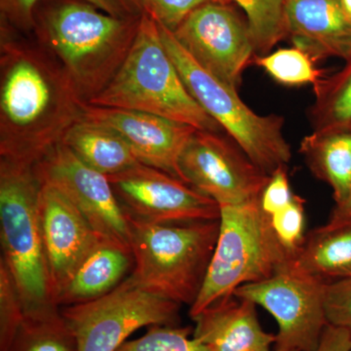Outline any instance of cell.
<instances>
[{
  "mask_svg": "<svg viewBox=\"0 0 351 351\" xmlns=\"http://www.w3.org/2000/svg\"><path fill=\"white\" fill-rule=\"evenodd\" d=\"M351 217V216H350Z\"/></svg>",
  "mask_w": 351,
  "mask_h": 351,
  "instance_id": "cell-39",
  "label": "cell"
},
{
  "mask_svg": "<svg viewBox=\"0 0 351 351\" xmlns=\"http://www.w3.org/2000/svg\"><path fill=\"white\" fill-rule=\"evenodd\" d=\"M84 103L45 48L2 29L0 158L36 165L82 119Z\"/></svg>",
  "mask_w": 351,
  "mask_h": 351,
  "instance_id": "cell-1",
  "label": "cell"
},
{
  "mask_svg": "<svg viewBox=\"0 0 351 351\" xmlns=\"http://www.w3.org/2000/svg\"><path fill=\"white\" fill-rule=\"evenodd\" d=\"M25 316L19 290L3 258H0V351L9 350Z\"/></svg>",
  "mask_w": 351,
  "mask_h": 351,
  "instance_id": "cell-28",
  "label": "cell"
},
{
  "mask_svg": "<svg viewBox=\"0 0 351 351\" xmlns=\"http://www.w3.org/2000/svg\"><path fill=\"white\" fill-rule=\"evenodd\" d=\"M315 100L309 110L314 131L346 129L351 124V61L314 85Z\"/></svg>",
  "mask_w": 351,
  "mask_h": 351,
  "instance_id": "cell-23",
  "label": "cell"
},
{
  "mask_svg": "<svg viewBox=\"0 0 351 351\" xmlns=\"http://www.w3.org/2000/svg\"><path fill=\"white\" fill-rule=\"evenodd\" d=\"M41 186L34 166L0 158L1 258L19 290L25 315L58 307L51 294L39 221Z\"/></svg>",
  "mask_w": 351,
  "mask_h": 351,
  "instance_id": "cell-6",
  "label": "cell"
},
{
  "mask_svg": "<svg viewBox=\"0 0 351 351\" xmlns=\"http://www.w3.org/2000/svg\"><path fill=\"white\" fill-rule=\"evenodd\" d=\"M182 180L219 206L261 197L270 176L258 167L232 138L196 130L179 158Z\"/></svg>",
  "mask_w": 351,
  "mask_h": 351,
  "instance_id": "cell-10",
  "label": "cell"
},
{
  "mask_svg": "<svg viewBox=\"0 0 351 351\" xmlns=\"http://www.w3.org/2000/svg\"><path fill=\"white\" fill-rule=\"evenodd\" d=\"M134 263L130 246L101 239L58 295L56 306H75L104 297L130 276Z\"/></svg>",
  "mask_w": 351,
  "mask_h": 351,
  "instance_id": "cell-18",
  "label": "cell"
},
{
  "mask_svg": "<svg viewBox=\"0 0 351 351\" xmlns=\"http://www.w3.org/2000/svg\"><path fill=\"white\" fill-rule=\"evenodd\" d=\"M143 12L151 16L157 24L174 31L195 9L214 0H138Z\"/></svg>",
  "mask_w": 351,
  "mask_h": 351,
  "instance_id": "cell-30",
  "label": "cell"
},
{
  "mask_svg": "<svg viewBox=\"0 0 351 351\" xmlns=\"http://www.w3.org/2000/svg\"><path fill=\"white\" fill-rule=\"evenodd\" d=\"M269 221L277 239L294 258L306 235L304 234V200L294 195L285 207L269 217Z\"/></svg>",
  "mask_w": 351,
  "mask_h": 351,
  "instance_id": "cell-29",
  "label": "cell"
},
{
  "mask_svg": "<svg viewBox=\"0 0 351 351\" xmlns=\"http://www.w3.org/2000/svg\"><path fill=\"white\" fill-rule=\"evenodd\" d=\"M274 351H294V350H274Z\"/></svg>",
  "mask_w": 351,
  "mask_h": 351,
  "instance_id": "cell-38",
  "label": "cell"
},
{
  "mask_svg": "<svg viewBox=\"0 0 351 351\" xmlns=\"http://www.w3.org/2000/svg\"><path fill=\"white\" fill-rule=\"evenodd\" d=\"M346 129H350V130H351V124L350 126L346 127Z\"/></svg>",
  "mask_w": 351,
  "mask_h": 351,
  "instance_id": "cell-37",
  "label": "cell"
},
{
  "mask_svg": "<svg viewBox=\"0 0 351 351\" xmlns=\"http://www.w3.org/2000/svg\"><path fill=\"white\" fill-rule=\"evenodd\" d=\"M234 1L246 14L247 25L255 52L269 54L287 36L285 8L287 0H228Z\"/></svg>",
  "mask_w": 351,
  "mask_h": 351,
  "instance_id": "cell-24",
  "label": "cell"
},
{
  "mask_svg": "<svg viewBox=\"0 0 351 351\" xmlns=\"http://www.w3.org/2000/svg\"><path fill=\"white\" fill-rule=\"evenodd\" d=\"M325 313L328 324L343 328L351 334V276L327 283Z\"/></svg>",
  "mask_w": 351,
  "mask_h": 351,
  "instance_id": "cell-31",
  "label": "cell"
},
{
  "mask_svg": "<svg viewBox=\"0 0 351 351\" xmlns=\"http://www.w3.org/2000/svg\"><path fill=\"white\" fill-rule=\"evenodd\" d=\"M62 143L83 163L108 177L141 163L119 134L84 119L66 132Z\"/></svg>",
  "mask_w": 351,
  "mask_h": 351,
  "instance_id": "cell-21",
  "label": "cell"
},
{
  "mask_svg": "<svg viewBox=\"0 0 351 351\" xmlns=\"http://www.w3.org/2000/svg\"><path fill=\"white\" fill-rule=\"evenodd\" d=\"M285 23L295 47L313 62L351 61V19L339 0H287Z\"/></svg>",
  "mask_w": 351,
  "mask_h": 351,
  "instance_id": "cell-16",
  "label": "cell"
},
{
  "mask_svg": "<svg viewBox=\"0 0 351 351\" xmlns=\"http://www.w3.org/2000/svg\"><path fill=\"white\" fill-rule=\"evenodd\" d=\"M82 119L119 134L141 163L182 180L179 158L189 138L197 130L195 127L152 113L87 103L83 105Z\"/></svg>",
  "mask_w": 351,
  "mask_h": 351,
  "instance_id": "cell-15",
  "label": "cell"
},
{
  "mask_svg": "<svg viewBox=\"0 0 351 351\" xmlns=\"http://www.w3.org/2000/svg\"><path fill=\"white\" fill-rule=\"evenodd\" d=\"M256 307L235 295L215 302L193 318V337L210 351H272L276 335L263 329Z\"/></svg>",
  "mask_w": 351,
  "mask_h": 351,
  "instance_id": "cell-17",
  "label": "cell"
},
{
  "mask_svg": "<svg viewBox=\"0 0 351 351\" xmlns=\"http://www.w3.org/2000/svg\"><path fill=\"white\" fill-rule=\"evenodd\" d=\"M87 104L152 113L201 131L221 129L189 93L165 49L158 24L145 12L121 68Z\"/></svg>",
  "mask_w": 351,
  "mask_h": 351,
  "instance_id": "cell-3",
  "label": "cell"
},
{
  "mask_svg": "<svg viewBox=\"0 0 351 351\" xmlns=\"http://www.w3.org/2000/svg\"><path fill=\"white\" fill-rule=\"evenodd\" d=\"M172 32L201 66L239 90L242 73L256 52L248 25L228 4H202Z\"/></svg>",
  "mask_w": 351,
  "mask_h": 351,
  "instance_id": "cell-12",
  "label": "cell"
},
{
  "mask_svg": "<svg viewBox=\"0 0 351 351\" xmlns=\"http://www.w3.org/2000/svg\"><path fill=\"white\" fill-rule=\"evenodd\" d=\"M295 267L330 283L351 276V217L314 228L292 258Z\"/></svg>",
  "mask_w": 351,
  "mask_h": 351,
  "instance_id": "cell-19",
  "label": "cell"
},
{
  "mask_svg": "<svg viewBox=\"0 0 351 351\" xmlns=\"http://www.w3.org/2000/svg\"><path fill=\"white\" fill-rule=\"evenodd\" d=\"M141 16L117 17L83 0H64L47 10L36 29L41 46L59 62L88 103L121 68Z\"/></svg>",
  "mask_w": 351,
  "mask_h": 351,
  "instance_id": "cell-2",
  "label": "cell"
},
{
  "mask_svg": "<svg viewBox=\"0 0 351 351\" xmlns=\"http://www.w3.org/2000/svg\"><path fill=\"white\" fill-rule=\"evenodd\" d=\"M300 152L314 176L331 188L336 205L351 189V130L314 131L302 138Z\"/></svg>",
  "mask_w": 351,
  "mask_h": 351,
  "instance_id": "cell-20",
  "label": "cell"
},
{
  "mask_svg": "<svg viewBox=\"0 0 351 351\" xmlns=\"http://www.w3.org/2000/svg\"><path fill=\"white\" fill-rule=\"evenodd\" d=\"M315 351H351V334L343 328L328 324Z\"/></svg>",
  "mask_w": 351,
  "mask_h": 351,
  "instance_id": "cell-33",
  "label": "cell"
},
{
  "mask_svg": "<svg viewBox=\"0 0 351 351\" xmlns=\"http://www.w3.org/2000/svg\"><path fill=\"white\" fill-rule=\"evenodd\" d=\"M41 0H0L2 22L18 31L29 32L36 27L34 7ZM93 4L101 10L117 17L141 16L142 6L138 0H83Z\"/></svg>",
  "mask_w": 351,
  "mask_h": 351,
  "instance_id": "cell-26",
  "label": "cell"
},
{
  "mask_svg": "<svg viewBox=\"0 0 351 351\" xmlns=\"http://www.w3.org/2000/svg\"><path fill=\"white\" fill-rule=\"evenodd\" d=\"M339 2L348 17L351 19V0H339Z\"/></svg>",
  "mask_w": 351,
  "mask_h": 351,
  "instance_id": "cell-35",
  "label": "cell"
},
{
  "mask_svg": "<svg viewBox=\"0 0 351 351\" xmlns=\"http://www.w3.org/2000/svg\"><path fill=\"white\" fill-rule=\"evenodd\" d=\"M260 198L219 206L218 240L199 295L189 309L193 319L241 286L269 278L292 260L274 234Z\"/></svg>",
  "mask_w": 351,
  "mask_h": 351,
  "instance_id": "cell-5",
  "label": "cell"
},
{
  "mask_svg": "<svg viewBox=\"0 0 351 351\" xmlns=\"http://www.w3.org/2000/svg\"><path fill=\"white\" fill-rule=\"evenodd\" d=\"M293 196L294 193L291 191L286 167L279 168L270 175L269 181L263 189L260 198L261 207L270 217L285 207Z\"/></svg>",
  "mask_w": 351,
  "mask_h": 351,
  "instance_id": "cell-32",
  "label": "cell"
},
{
  "mask_svg": "<svg viewBox=\"0 0 351 351\" xmlns=\"http://www.w3.org/2000/svg\"><path fill=\"white\" fill-rule=\"evenodd\" d=\"M39 221L56 304L58 295L103 239L61 191L45 182L39 195Z\"/></svg>",
  "mask_w": 351,
  "mask_h": 351,
  "instance_id": "cell-14",
  "label": "cell"
},
{
  "mask_svg": "<svg viewBox=\"0 0 351 351\" xmlns=\"http://www.w3.org/2000/svg\"><path fill=\"white\" fill-rule=\"evenodd\" d=\"M158 25L165 49L198 105L263 172L270 176L286 167L292 152L283 135V117L260 115L252 110L240 99L237 90L201 66L170 29Z\"/></svg>",
  "mask_w": 351,
  "mask_h": 351,
  "instance_id": "cell-7",
  "label": "cell"
},
{
  "mask_svg": "<svg viewBox=\"0 0 351 351\" xmlns=\"http://www.w3.org/2000/svg\"><path fill=\"white\" fill-rule=\"evenodd\" d=\"M128 223L135 261L132 280L181 306H193L216 247L219 219L177 223L128 219Z\"/></svg>",
  "mask_w": 351,
  "mask_h": 351,
  "instance_id": "cell-4",
  "label": "cell"
},
{
  "mask_svg": "<svg viewBox=\"0 0 351 351\" xmlns=\"http://www.w3.org/2000/svg\"><path fill=\"white\" fill-rule=\"evenodd\" d=\"M108 178L128 219L147 223L219 219V205L216 201L151 166L138 163Z\"/></svg>",
  "mask_w": 351,
  "mask_h": 351,
  "instance_id": "cell-11",
  "label": "cell"
},
{
  "mask_svg": "<svg viewBox=\"0 0 351 351\" xmlns=\"http://www.w3.org/2000/svg\"><path fill=\"white\" fill-rule=\"evenodd\" d=\"M327 282L286 263L269 278L246 284L233 295L263 306L278 325L276 350L315 351L328 325Z\"/></svg>",
  "mask_w": 351,
  "mask_h": 351,
  "instance_id": "cell-9",
  "label": "cell"
},
{
  "mask_svg": "<svg viewBox=\"0 0 351 351\" xmlns=\"http://www.w3.org/2000/svg\"><path fill=\"white\" fill-rule=\"evenodd\" d=\"M39 179L62 193L103 239L130 246L128 219L108 176L92 169L60 143L34 165Z\"/></svg>",
  "mask_w": 351,
  "mask_h": 351,
  "instance_id": "cell-13",
  "label": "cell"
},
{
  "mask_svg": "<svg viewBox=\"0 0 351 351\" xmlns=\"http://www.w3.org/2000/svg\"><path fill=\"white\" fill-rule=\"evenodd\" d=\"M8 351H78L75 332L59 307L27 314Z\"/></svg>",
  "mask_w": 351,
  "mask_h": 351,
  "instance_id": "cell-22",
  "label": "cell"
},
{
  "mask_svg": "<svg viewBox=\"0 0 351 351\" xmlns=\"http://www.w3.org/2000/svg\"><path fill=\"white\" fill-rule=\"evenodd\" d=\"M214 1L219 2V3L228 4L230 1L228 0H214Z\"/></svg>",
  "mask_w": 351,
  "mask_h": 351,
  "instance_id": "cell-36",
  "label": "cell"
},
{
  "mask_svg": "<svg viewBox=\"0 0 351 351\" xmlns=\"http://www.w3.org/2000/svg\"><path fill=\"white\" fill-rule=\"evenodd\" d=\"M189 327L151 326L144 336L125 341L117 351H210L195 338Z\"/></svg>",
  "mask_w": 351,
  "mask_h": 351,
  "instance_id": "cell-27",
  "label": "cell"
},
{
  "mask_svg": "<svg viewBox=\"0 0 351 351\" xmlns=\"http://www.w3.org/2000/svg\"><path fill=\"white\" fill-rule=\"evenodd\" d=\"M256 64L277 82L288 86L317 84L324 77L323 71L314 66L308 55L298 48H286L255 58Z\"/></svg>",
  "mask_w": 351,
  "mask_h": 351,
  "instance_id": "cell-25",
  "label": "cell"
},
{
  "mask_svg": "<svg viewBox=\"0 0 351 351\" xmlns=\"http://www.w3.org/2000/svg\"><path fill=\"white\" fill-rule=\"evenodd\" d=\"M351 216V189L348 197L341 204L336 205L334 211L331 215V218L334 219L348 218Z\"/></svg>",
  "mask_w": 351,
  "mask_h": 351,
  "instance_id": "cell-34",
  "label": "cell"
},
{
  "mask_svg": "<svg viewBox=\"0 0 351 351\" xmlns=\"http://www.w3.org/2000/svg\"><path fill=\"white\" fill-rule=\"evenodd\" d=\"M181 304L140 287L127 277L112 292L61 313L75 332L78 351H117L145 326H177Z\"/></svg>",
  "mask_w": 351,
  "mask_h": 351,
  "instance_id": "cell-8",
  "label": "cell"
}]
</instances>
